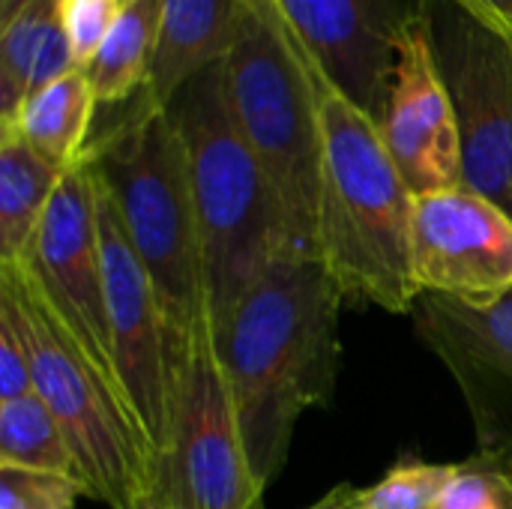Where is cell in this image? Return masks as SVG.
Here are the masks:
<instances>
[{
    "mask_svg": "<svg viewBox=\"0 0 512 509\" xmlns=\"http://www.w3.org/2000/svg\"><path fill=\"white\" fill-rule=\"evenodd\" d=\"M93 183H96V234L102 249L105 300H108V324H111L120 393L138 435L144 438L159 468L171 447L177 378L183 360L174 345L153 279L144 270L138 252L132 249L108 189L99 183L96 174Z\"/></svg>",
    "mask_w": 512,
    "mask_h": 509,
    "instance_id": "8",
    "label": "cell"
},
{
    "mask_svg": "<svg viewBox=\"0 0 512 509\" xmlns=\"http://www.w3.org/2000/svg\"><path fill=\"white\" fill-rule=\"evenodd\" d=\"M66 168L39 156L15 129L0 126V261H18Z\"/></svg>",
    "mask_w": 512,
    "mask_h": 509,
    "instance_id": "18",
    "label": "cell"
},
{
    "mask_svg": "<svg viewBox=\"0 0 512 509\" xmlns=\"http://www.w3.org/2000/svg\"><path fill=\"white\" fill-rule=\"evenodd\" d=\"M0 465L57 474L75 480L84 489L69 441L54 414L48 411V405L36 393L0 402Z\"/></svg>",
    "mask_w": 512,
    "mask_h": 509,
    "instance_id": "20",
    "label": "cell"
},
{
    "mask_svg": "<svg viewBox=\"0 0 512 509\" xmlns=\"http://www.w3.org/2000/svg\"><path fill=\"white\" fill-rule=\"evenodd\" d=\"M306 509H363V489H357L351 483H339Z\"/></svg>",
    "mask_w": 512,
    "mask_h": 509,
    "instance_id": "28",
    "label": "cell"
},
{
    "mask_svg": "<svg viewBox=\"0 0 512 509\" xmlns=\"http://www.w3.org/2000/svg\"><path fill=\"white\" fill-rule=\"evenodd\" d=\"M324 189L318 210V255L351 306L411 315L414 192L399 174L378 123L336 87H321Z\"/></svg>",
    "mask_w": 512,
    "mask_h": 509,
    "instance_id": "2",
    "label": "cell"
},
{
    "mask_svg": "<svg viewBox=\"0 0 512 509\" xmlns=\"http://www.w3.org/2000/svg\"><path fill=\"white\" fill-rule=\"evenodd\" d=\"M141 509H171V507H168L165 501H159L156 495H150V498H147V501L141 504Z\"/></svg>",
    "mask_w": 512,
    "mask_h": 509,
    "instance_id": "29",
    "label": "cell"
},
{
    "mask_svg": "<svg viewBox=\"0 0 512 509\" xmlns=\"http://www.w3.org/2000/svg\"><path fill=\"white\" fill-rule=\"evenodd\" d=\"M96 108L99 102L93 96L87 72L72 69L30 93L15 111V117L0 126L15 129L48 162L69 168L84 156L93 138L90 132Z\"/></svg>",
    "mask_w": 512,
    "mask_h": 509,
    "instance_id": "17",
    "label": "cell"
},
{
    "mask_svg": "<svg viewBox=\"0 0 512 509\" xmlns=\"http://www.w3.org/2000/svg\"><path fill=\"white\" fill-rule=\"evenodd\" d=\"M225 84L237 126L276 192L288 252L318 255L324 189L321 87L327 81L258 15L246 12L225 57Z\"/></svg>",
    "mask_w": 512,
    "mask_h": 509,
    "instance_id": "5",
    "label": "cell"
},
{
    "mask_svg": "<svg viewBox=\"0 0 512 509\" xmlns=\"http://www.w3.org/2000/svg\"><path fill=\"white\" fill-rule=\"evenodd\" d=\"M153 495L171 509H264L213 324L195 330L183 357L171 447Z\"/></svg>",
    "mask_w": 512,
    "mask_h": 509,
    "instance_id": "7",
    "label": "cell"
},
{
    "mask_svg": "<svg viewBox=\"0 0 512 509\" xmlns=\"http://www.w3.org/2000/svg\"><path fill=\"white\" fill-rule=\"evenodd\" d=\"M84 159L108 189L129 243L153 279L183 360L195 330L213 324V315L180 132L165 105L144 90L90 138Z\"/></svg>",
    "mask_w": 512,
    "mask_h": 509,
    "instance_id": "3",
    "label": "cell"
},
{
    "mask_svg": "<svg viewBox=\"0 0 512 509\" xmlns=\"http://www.w3.org/2000/svg\"><path fill=\"white\" fill-rule=\"evenodd\" d=\"M414 330L453 375L480 450H512V291L486 309L420 294Z\"/></svg>",
    "mask_w": 512,
    "mask_h": 509,
    "instance_id": "13",
    "label": "cell"
},
{
    "mask_svg": "<svg viewBox=\"0 0 512 509\" xmlns=\"http://www.w3.org/2000/svg\"><path fill=\"white\" fill-rule=\"evenodd\" d=\"M459 465L399 459L375 486L363 489V509H438Z\"/></svg>",
    "mask_w": 512,
    "mask_h": 509,
    "instance_id": "21",
    "label": "cell"
},
{
    "mask_svg": "<svg viewBox=\"0 0 512 509\" xmlns=\"http://www.w3.org/2000/svg\"><path fill=\"white\" fill-rule=\"evenodd\" d=\"M342 303L318 255L285 249L216 330L246 456L264 492L288 462L303 411L333 396Z\"/></svg>",
    "mask_w": 512,
    "mask_h": 509,
    "instance_id": "1",
    "label": "cell"
},
{
    "mask_svg": "<svg viewBox=\"0 0 512 509\" xmlns=\"http://www.w3.org/2000/svg\"><path fill=\"white\" fill-rule=\"evenodd\" d=\"M243 3L249 6V12H252V15H258V18H261V21H264V24H267V27H270V30H273V33H276V36H279V39H282V42H285V45H288V48H291V51H294V54H297L309 69H312V72H315V75H318L315 63L306 57V51H303V48H300V42L294 39V33H291V27H288V21H285V15H282V9H279V3H276V0H243ZM318 78H321V75H318ZM321 81H324V78H321Z\"/></svg>",
    "mask_w": 512,
    "mask_h": 509,
    "instance_id": "26",
    "label": "cell"
},
{
    "mask_svg": "<svg viewBox=\"0 0 512 509\" xmlns=\"http://www.w3.org/2000/svg\"><path fill=\"white\" fill-rule=\"evenodd\" d=\"M246 12L243 0H159V36L147 93L165 105L192 75L225 60Z\"/></svg>",
    "mask_w": 512,
    "mask_h": 509,
    "instance_id": "15",
    "label": "cell"
},
{
    "mask_svg": "<svg viewBox=\"0 0 512 509\" xmlns=\"http://www.w3.org/2000/svg\"><path fill=\"white\" fill-rule=\"evenodd\" d=\"M453 3H459L471 15H477L501 30H512V0H453Z\"/></svg>",
    "mask_w": 512,
    "mask_h": 509,
    "instance_id": "27",
    "label": "cell"
},
{
    "mask_svg": "<svg viewBox=\"0 0 512 509\" xmlns=\"http://www.w3.org/2000/svg\"><path fill=\"white\" fill-rule=\"evenodd\" d=\"M123 3H129V0H123Z\"/></svg>",
    "mask_w": 512,
    "mask_h": 509,
    "instance_id": "30",
    "label": "cell"
},
{
    "mask_svg": "<svg viewBox=\"0 0 512 509\" xmlns=\"http://www.w3.org/2000/svg\"><path fill=\"white\" fill-rule=\"evenodd\" d=\"M198 213L213 330L231 315L270 261L288 249L276 192L237 126L225 60L192 75L168 102Z\"/></svg>",
    "mask_w": 512,
    "mask_h": 509,
    "instance_id": "4",
    "label": "cell"
},
{
    "mask_svg": "<svg viewBox=\"0 0 512 509\" xmlns=\"http://www.w3.org/2000/svg\"><path fill=\"white\" fill-rule=\"evenodd\" d=\"M81 495L75 480L0 465V509H75Z\"/></svg>",
    "mask_w": 512,
    "mask_h": 509,
    "instance_id": "24",
    "label": "cell"
},
{
    "mask_svg": "<svg viewBox=\"0 0 512 509\" xmlns=\"http://www.w3.org/2000/svg\"><path fill=\"white\" fill-rule=\"evenodd\" d=\"M18 267L123 402L96 234V183L84 156L63 171L36 234L18 258Z\"/></svg>",
    "mask_w": 512,
    "mask_h": 509,
    "instance_id": "10",
    "label": "cell"
},
{
    "mask_svg": "<svg viewBox=\"0 0 512 509\" xmlns=\"http://www.w3.org/2000/svg\"><path fill=\"white\" fill-rule=\"evenodd\" d=\"M438 509H512V450H480L462 462Z\"/></svg>",
    "mask_w": 512,
    "mask_h": 509,
    "instance_id": "22",
    "label": "cell"
},
{
    "mask_svg": "<svg viewBox=\"0 0 512 509\" xmlns=\"http://www.w3.org/2000/svg\"><path fill=\"white\" fill-rule=\"evenodd\" d=\"M33 393V354L21 309L9 285L0 282V402Z\"/></svg>",
    "mask_w": 512,
    "mask_h": 509,
    "instance_id": "23",
    "label": "cell"
},
{
    "mask_svg": "<svg viewBox=\"0 0 512 509\" xmlns=\"http://www.w3.org/2000/svg\"><path fill=\"white\" fill-rule=\"evenodd\" d=\"M318 75L378 126L402 36L423 21L426 0H276Z\"/></svg>",
    "mask_w": 512,
    "mask_h": 509,
    "instance_id": "12",
    "label": "cell"
},
{
    "mask_svg": "<svg viewBox=\"0 0 512 509\" xmlns=\"http://www.w3.org/2000/svg\"><path fill=\"white\" fill-rule=\"evenodd\" d=\"M411 255L423 294L495 306L512 291V216L468 186L417 195Z\"/></svg>",
    "mask_w": 512,
    "mask_h": 509,
    "instance_id": "11",
    "label": "cell"
},
{
    "mask_svg": "<svg viewBox=\"0 0 512 509\" xmlns=\"http://www.w3.org/2000/svg\"><path fill=\"white\" fill-rule=\"evenodd\" d=\"M0 282L15 294L30 339L33 393L60 423L87 498L108 509H141L156 489L159 468L126 405L63 330L18 261H0Z\"/></svg>",
    "mask_w": 512,
    "mask_h": 509,
    "instance_id": "6",
    "label": "cell"
},
{
    "mask_svg": "<svg viewBox=\"0 0 512 509\" xmlns=\"http://www.w3.org/2000/svg\"><path fill=\"white\" fill-rule=\"evenodd\" d=\"M0 123L39 87L75 69L60 0H0Z\"/></svg>",
    "mask_w": 512,
    "mask_h": 509,
    "instance_id": "16",
    "label": "cell"
},
{
    "mask_svg": "<svg viewBox=\"0 0 512 509\" xmlns=\"http://www.w3.org/2000/svg\"><path fill=\"white\" fill-rule=\"evenodd\" d=\"M378 129L414 195L465 186L456 108L432 60L423 21L396 48V69Z\"/></svg>",
    "mask_w": 512,
    "mask_h": 509,
    "instance_id": "14",
    "label": "cell"
},
{
    "mask_svg": "<svg viewBox=\"0 0 512 509\" xmlns=\"http://www.w3.org/2000/svg\"><path fill=\"white\" fill-rule=\"evenodd\" d=\"M156 36L159 0H129L84 69L99 105H123L147 90Z\"/></svg>",
    "mask_w": 512,
    "mask_h": 509,
    "instance_id": "19",
    "label": "cell"
},
{
    "mask_svg": "<svg viewBox=\"0 0 512 509\" xmlns=\"http://www.w3.org/2000/svg\"><path fill=\"white\" fill-rule=\"evenodd\" d=\"M423 27L456 108L465 186L512 216V30L453 0H426Z\"/></svg>",
    "mask_w": 512,
    "mask_h": 509,
    "instance_id": "9",
    "label": "cell"
},
{
    "mask_svg": "<svg viewBox=\"0 0 512 509\" xmlns=\"http://www.w3.org/2000/svg\"><path fill=\"white\" fill-rule=\"evenodd\" d=\"M123 0H60L63 30L72 48L75 69H87L99 45L111 33L114 21L123 12Z\"/></svg>",
    "mask_w": 512,
    "mask_h": 509,
    "instance_id": "25",
    "label": "cell"
}]
</instances>
